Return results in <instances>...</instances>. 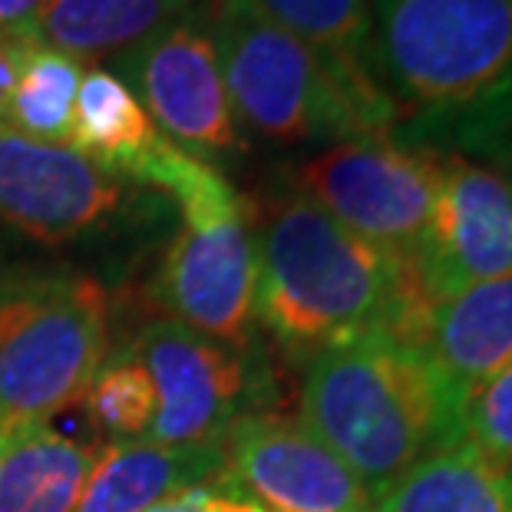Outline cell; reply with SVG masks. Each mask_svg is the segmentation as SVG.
Returning a JSON list of instances; mask_svg holds the SVG:
<instances>
[{
    "label": "cell",
    "mask_w": 512,
    "mask_h": 512,
    "mask_svg": "<svg viewBox=\"0 0 512 512\" xmlns=\"http://www.w3.org/2000/svg\"><path fill=\"white\" fill-rule=\"evenodd\" d=\"M255 314L288 354L318 357L367 334L420 344L433 301L417 268L364 242L298 185L255 212Z\"/></svg>",
    "instance_id": "obj_1"
},
{
    "label": "cell",
    "mask_w": 512,
    "mask_h": 512,
    "mask_svg": "<svg viewBox=\"0 0 512 512\" xmlns=\"http://www.w3.org/2000/svg\"><path fill=\"white\" fill-rule=\"evenodd\" d=\"M403 143L493 162L512 149V0H370Z\"/></svg>",
    "instance_id": "obj_2"
},
{
    "label": "cell",
    "mask_w": 512,
    "mask_h": 512,
    "mask_svg": "<svg viewBox=\"0 0 512 512\" xmlns=\"http://www.w3.org/2000/svg\"><path fill=\"white\" fill-rule=\"evenodd\" d=\"M301 423L377 499L463 440V394L420 344L367 334L308 361Z\"/></svg>",
    "instance_id": "obj_3"
},
{
    "label": "cell",
    "mask_w": 512,
    "mask_h": 512,
    "mask_svg": "<svg viewBox=\"0 0 512 512\" xmlns=\"http://www.w3.org/2000/svg\"><path fill=\"white\" fill-rule=\"evenodd\" d=\"M205 7L228 103L248 133L281 146H334L397 129L394 103L354 90L255 0H205Z\"/></svg>",
    "instance_id": "obj_4"
},
{
    "label": "cell",
    "mask_w": 512,
    "mask_h": 512,
    "mask_svg": "<svg viewBox=\"0 0 512 512\" xmlns=\"http://www.w3.org/2000/svg\"><path fill=\"white\" fill-rule=\"evenodd\" d=\"M139 185L176 199L182 228L162 258L156 294L172 321L242 347L258 321L255 209L205 159L169 139Z\"/></svg>",
    "instance_id": "obj_5"
},
{
    "label": "cell",
    "mask_w": 512,
    "mask_h": 512,
    "mask_svg": "<svg viewBox=\"0 0 512 512\" xmlns=\"http://www.w3.org/2000/svg\"><path fill=\"white\" fill-rule=\"evenodd\" d=\"M106 361V291L83 275L0 288V417L47 420L83 400Z\"/></svg>",
    "instance_id": "obj_6"
},
{
    "label": "cell",
    "mask_w": 512,
    "mask_h": 512,
    "mask_svg": "<svg viewBox=\"0 0 512 512\" xmlns=\"http://www.w3.org/2000/svg\"><path fill=\"white\" fill-rule=\"evenodd\" d=\"M443 176V152L390 136L334 143L298 169L301 192L344 228L417 268Z\"/></svg>",
    "instance_id": "obj_7"
},
{
    "label": "cell",
    "mask_w": 512,
    "mask_h": 512,
    "mask_svg": "<svg viewBox=\"0 0 512 512\" xmlns=\"http://www.w3.org/2000/svg\"><path fill=\"white\" fill-rule=\"evenodd\" d=\"M202 4L116 53V76L136 93L159 133L199 159L245 149Z\"/></svg>",
    "instance_id": "obj_8"
},
{
    "label": "cell",
    "mask_w": 512,
    "mask_h": 512,
    "mask_svg": "<svg viewBox=\"0 0 512 512\" xmlns=\"http://www.w3.org/2000/svg\"><path fill=\"white\" fill-rule=\"evenodd\" d=\"M265 512H374L347 466L301 420L242 413L222 437V473Z\"/></svg>",
    "instance_id": "obj_9"
},
{
    "label": "cell",
    "mask_w": 512,
    "mask_h": 512,
    "mask_svg": "<svg viewBox=\"0 0 512 512\" xmlns=\"http://www.w3.org/2000/svg\"><path fill=\"white\" fill-rule=\"evenodd\" d=\"M126 212V185L83 152L0 126V222L43 245L106 232Z\"/></svg>",
    "instance_id": "obj_10"
},
{
    "label": "cell",
    "mask_w": 512,
    "mask_h": 512,
    "mask_svg": "<svg viewBox=\"0 0 512 512\" xmlns=\"http://www.w3.org/2000/svg\"><path fill=\"white\" fill-rule=\"evenodd\" d=\"M129 351L156 390V417L143 440L166 446L212 443L242 417L252 374L238 347L179 321H156Z\"/></svg>",
    "instance_id": "obj_11"
},
{
    "label": "cell",
    "mask_w": 512,
    "mask_h": 512,
    "mask_svg": "<svg viewBox=\"0 0 512 512\" xmlns=\"http://www.w3.org/2000/svg\"><path fill=\"white\" fill-rule=\"evenodd\" d=\"M417 275L437 304L512 275V179L489 162L443 156V176Z\"/></svg>",
    "instance_id": "obj_12"
},
{
    "label": "cell",
    "mask_w": 512,
    "mask_h": 512,
    "mask_svg": "<svg viewBox=\"0 0 512 512\" xmlns=\"http://www.w3.org/2000/svg\"><path fill=\"white\" fill-rule=\"evenodd\" d=\"M222 473V440L166 446L126 440L103 446L73 512H149L162 499Z\"/></svg>",
    "instance_id": "obj_13"
},
{
    "label": "cell",
    "mask_w": 512,
    "mask_h": 512,
    "mask_svg": "<svg viewBox=\"0 0 512 512\" xmlns=\"http://www.w3.org/2000/svg\"><path fill=\"white\" fill-rule=\"evenodd\" d=\"M420 347L463 397L512 367V275L433 304L423 321Z\"/></svg>",
    "instance_id": "obj_14"
},
{
    "label": "cell",
    "mask_w": 512,
    "mask_h": 512,
    "mask_svg": "<svg viewBox=\"0 0 512 512\" xmlns=\"http://www.w3.org/2000/svg\"><path fill=\"white\" fill-rule=\"evenodd\" d=\"M93 446L47 420L7 423L0 437V512H73L96 463Z\"/></svg>",
    "instance_id": "obj_15"
},
{
    "label": "cell",
    "mask_w": 512,
    "mask_h": 512,
    "mask_svg": "<svg viewBox=\"0 0 512 512\" xmlns=\"http://www.w3.org/2000/svg\"><path fill=\"white\" fill-rule=\"evenodd\" d=\"M169 139L159 133L136 93L110 70L83 73L73 106L70 143L116 179L139 182Z\"/></svg>",
    "instance_id": "obj_16"
},
{
    "label": "cell",
    "mask_w": 512,
    "mask_h": 512,
    "mask_svg": "<svg viewBox=\"0 0 512 512\" xmlns=\"http://www.w3.org/2000/svg\"><path fill=\"white\" fill-rule=\"evenodd\" d=\"M255 4L281 30L318 53L354 90L374 100H390L380 73L370 0H255Z\"/></svg>",
    "instance_id": "obj_17"
},
{
    "label": "cell",
    "mask_w": 512,
    "mask_h": 512,
    "mask_svg": "<svg viewBox=\"0 0 512 512\" xmlns=\"http://www.w3.org/2000/svg\"><path fill=\"white\" fill-rule=\"evenodd\" d=\"M374 512H512V470L460 440L400 476Z\"/></svg>",
    "instance_id": "obj_18"
},
{
    "label": "cell",
    "mask_w": 512,
    "mask_h": 512,
    "mask_svg": "<svg viewBox=\"0 0 512 512\" xmlns=\"http://www.w3.org/2000/svg\"><path fill=\"white\" fill-rule=\"evenodd\" d=\"M202 0H47L34 40L70 57L123 53Z\"/></svg>",
    "instance_id": "obj_19"
},
{
    "label": "cell",
    "mask_w": 512,
    "mask_h": 512,
    "mask_svg": "<svg viewBox=\"0 0 512 512\" xmlns=\"http://www.w3.org/2000/svg\"><path fill=\"white\" fill-rule=\"evenodd\" d=\"M83 73V60L37 40L0 123L40 143L67 146Z\"/></svg>",
    "instance_id": "obj_20"
},
{
    "label": "cell",
    "mask_w": 512,
    "mask_h": 512,
    "mask_svg": "<svg viewBox=\"0 0 512 512\" xmlns=\"http://www.w3.org/2000/svg\"><path fill=\"white\" fill-rule=\"evenodd\" d=\"M83 410L93 427L116 443L146 437L156 417V390L133 351L113 354L100 364L83 394Z\"/></svg>",
    "instance_id": "obj_21"
},
{
    "label": "cell",
    "mask_w": 512,
    "mask_h": 512,
    "mask_svg": "<svg viewBox=\"0 0 512 512\" xmlns=\"http://www.w3.org/2000/svg\"><path fill=\"white\" fill-rule=\"evenodd\" d=\"M463 443L503 470H512V367L466 390Z\"/></svg>",
    "instance_id": "obj_22"
},
{
    "label": "cell",
    "mask_w": 512,
    "mask_h": 512,
    "mask_svg": "<svg viewBox=\"0 0 512 512\" xmlns=\"http://www.w3.org/2000/svg\"><path fill=\"white\" fill-rule=\"evenodd\" d=\"M149 512H265V509L252 503L248 496L228 489L219 479H212V483L189 486L176 496L162 499V503H156Z\"/></svg>",
    "instance_id": "obj_23"
},
{
    "label": "cell",
    "mask_w": 512,
    "mask_h": 512,
    "mask_svg": "<svg viewBox=\"0 0 512 512\" xmlns=\"http://www.w3.org/2000/svg\"><path fill=\"white\" fill-rule=\"evenodd\" d=\"M34 43H37L34 37H0V119H4V110L17 90L20 76H24Z\"/></svg>",
    "instance_id": "obj_24"
},
{
    "label": "cell",
    "mask_w": 512,
    "mask_h": 512,
    "mask_svg": "<svg viewBox=\"0 0 512 512\" xmlns=\"http://www.w3.org/2000/svg\"><path fill=\"white\" fill-rule=\"evenodd\" d=\"M47 0H0V37H34Z\"/></svg>",
    "instance_id": "obj_25"
},
{
    "label": "cell",
    "mask_w": 512,
    "mask_h": 512,
    "mask_svg": "<svg viewBox=\"0 0 512 512\" xmlns=\"http://www.w3.org/2000/svg\"><path fill=\"white\" fill-rule=\"evenodd\" d=\"M493 166H496V169H503L506 176L512 179V149H509V152H503V156H499V159L493 162Z\"/></svg>",
    "instance_id": "obj_26"
},
{
    "label": "cell",
    "mask_w": 512,
    "mask_h": 512,
    "mask_svg": "<svg viewBox=\"0 0 512 512\" xmlns=\"http://www.w3.org/2000/svg\"><path fill=\"white\" fill-rule=\"evenodd\" d=\"M4 427H7V423H4V417H0V437H4Z\"/></svg>",
    "instance_id": "obj_27"
}]
</instances>
